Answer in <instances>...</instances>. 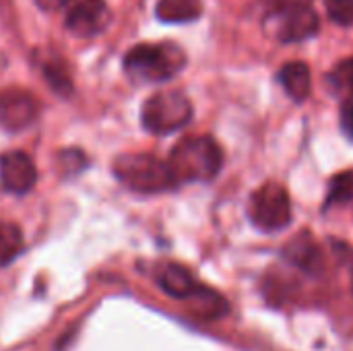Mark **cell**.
<instances>
[{
  "label": "cell",
  "mask_w": 353,
  "mask_h": 351,
  "mask_svg": "<svg viewBox=\"0 0 353 351\" xmlns=\"http://www.w3.org/2000/svg\"><path fill=\"white\" fill-rule=\"evenodd\" d=\"M186 66V52L174 41L139 43L124 56V70L137 83H163Z\"/></svg>",
  "instance_id": "7a4b0ae2"
},
{
  "label": "cell",
  "mask_w": 353,
  "mask_h": 351,
  "mask_svg": "<svg viewBox=\"0 0 353 351\" xmlns=\"http://www.w3.org/2000/svg\"><path fill=\"white\" fill-rule=\"evenodd\" d=\"M186 302L190 304L192 312H194L199 319H205V321L221 319V317H225L228 310H230L225 298L219 296L215 290L205 288V285H199V290H196Z\"/></svg>",
  "instance_id": "4fadbf2b"
},
{
  "label": "cell",
  "mask_w": 353,
  "mask_h": 351,
  "mask_svg": "<svg viewBox=\"0 0 353 351\" xmlns=\"http://www.w3.org/2000/svg\"><path fill=\"white\" fill-rule=\"evenodd\" d=\"M43 74H46V81L52 85L54 91H58L60 95H70L72 83H70V77H68V72H66V68H64L62 62H58V60H46Z\"/></svg>",
  "instance_id": "ac0fdd59"
},
{
  "label": "cell",
  "mask_w": 353,
  "mask_h": 351,
  "mask_svg": "<svg viewBox=\"0 0 353 351\" xmlns=\"http://www.w3.org/2000/svg\"><path fill=\"white\" fill-rule=\"evenodd\" d=\"M155 281L168 296L176 300H188L201 285L188 269L174 263L161 265L155 273Z\"/></svg>",
  "instance_id": "8fae6325"
},
{
  "label": "cell",
  "mask_w": 353,
  "mask_h": 351,
  "mask_svg": "<svg viewBox=\"0 0 353 351\" xmlns=\"http://www.w3.org/2000/svg\"><path fill=\"white\" fill-rule=\"evenodd\" d=\"M33 2L46 12H56V10H62L70 0H33Z\"/></svg>",
  "instance_id": "7402d4cb"
},
{
  "label": "cell",
  "mask_w": 353,
  "mask_h": 351,
  "mask_svg": "<svg viewBox=\"0 0 353 351\" xmlns=\"http://www.w3.org/2000/svg\"><path fill=\"white\" fill-rule=\"evenodd\" d=\"M114 176L130 190L143 194L165 192L178 182L165 161L149 153H124L114 161Z\"/></svg>",
  "instance_id": "3957f363"
},
{
  "label": "cell",
  "mask_w": 353,
  "mask_h": 351,
  "mask_svg": "<svg viewBox=\"0 0 353 351\" xmlns=\"http://www.w3.org/2000/svg\"><path fill=\"white\" fill-rule=\"evenodd\" d=\"M277 81L281 83V87L294 101L300 103V101L308 99L310 89H312V77H310L308 64H304L300 60L283 64L277 72Z\"/></svg>",
  "instance_id": "7c38bea8"
},
{
  "label": "cell",
  "mask_w": 353,
  "mask_h": 351,
  "mask_svg": "<svg viewBox=\"0 0 353 351\" xmlns=\"http://www.w3.org/2000/svg\"><path fill=\"white\" fill-rule=\"evenodd\" d=\"M353 201V170L337 174L331 184H329V194L325 209L337 207V205H347Z\"/></svg>",
  "instance_id": "e0dca14e"
},
{
  "label": "cell",
  "mask_w": 353,
  "mask_h": 351,
  "mask_svg": "<svg viewBox=\"0 0 353 351\" xmlns=\"http://www.w3.org/2000/svg\"><path fill=\"white\" fill-rule=\"evenodd\" d=\"M252 223L261 232H281L292 221V201L288 190L277 182H267L252 192L248 203Z\"/></svg>",
  "instance_id": "5b68a950"
},
{
  "label": "cell",
  "mask_w": 353,
  "mask_h": 351,
  "mask_svg": "<svg viewBox=\"0 0 353 351\" xmlns=\"http://www.w3.org/2000/svg\"><path fill=\"white\" fill-rule=\"evenodd\" d=\"M283 257L290 265L298 267L308 275H319L323 271V252L310 232H298L285 244Z\"/></svg>",
  "instance_id": "9c48e42d"
},
{
  "label": "cell",
  "mask_w": 353,
  "mask_h": 351,
  "mask_svg": "<svg viewBox=\"0 0 353 351\" xmlns=\"http://www.w3.org/2000/svg\"><path fill=\"white\" fill-rule=\"evenodd\" d=\"M341 126L353 139V99L345 101L343 108H341Z\"/></svg>",
  "instance_id": "44dd1931"
},
{
  "label": "cell",
  "mask_w": 353,
  "mask_h": 351,
  "mask_svg": "<svg viewBox=\"0 0 353 351\" xmlns=\"http://www.w3.org/2000/svg\"><path fill=\"white\" fill-rule=\"evenodd\" d=\"M37 168L23 151H6L0 155V186L12 194H25L35 186Z\"/></svg>",
  "instance_id": "ba28073f"
},
{
  "label": "cell",
  "mask_w": 353,
  "mask_h": 351,
  "mask_svg": "<svg viewBox=\"0 0 353 351\" xmlns=\"http://www.w3.org/2000/svg\"><path fill=\"white\" fill-rule=\"evenodd\" d=\"M310 4H312V0H267V10H269V14L285 17L290 12L310 8Z\"/></svg>",
  "instance_id": "ffe728a7"
},
{
  "label": "cell",
  "mask_w": 353,
  "mask_h": 351,
  "mask_svg": "<svg viewBox=\"0 0 353 351\" xmlns=\"http://www.w3.org/2000/svg\"><path fill=\"white\" fill-rule=\"evenodd\" d=\"M112 23V10L105 0H81L77 2L64 21V27L77 37H95L103 33Z\"/></svg>",
  "instance_id": "8992f818"
},
{
  "label": "cell",
  "mask_w": 353,
  "mask_h": 351,
  "mask_svg": "<svg viewBox=\"0 0 353 351\" xmlns=\"http://www.w3.org/2000/svg\"><path fill=\"white\" fill-rule=\"evenodd\" d=\"M23 250V234L19 225L0 221V267L10 265Z\"/></svg>",
  "instance_id": "2e32d148"
},
{
  "label": "cell",
  "mask_w": 353,
  "mask_h": 351,
  "mask_svg": "<svg viewBox=\"0 0 353 351\" xmlns=\"http://www.w3.org/2000/svg\"><path fill=\"white\" fill-rule=\"evenodd\" d=\"M39 116V101L25 89H6L0 93V126L23 130Z\"/></svg>",
  "instance_id": "52a82bcc"
},
{
  "label": "cell",
  "mask_w": 353,
  "mask_h": 351,
  "mask_svg": "<svg viewBox=\"0 0 353 351\" xmlns=\"http://www.w3.org/2000/svg\"><path fill=\"white\" fill-rule=\"evenodd\" d=\"M327 87L333 95L343 97L345 101L353 99V58H345L333 66L327 74Z\"/></svg>",
  "instance_id": "9a60e30c"
},
{
  "label": "cell",
  "mask_w": 353,
  "mask_h": 351,
  "mask_svg": "<svg viewBox=\"0 0 353 351\" xmlns=\"http://www.w3.org/2000/svg\"><path fill=\"white\" fill-rule=\"evenodd\" d=\"M327 14L341 27H353V0H325Z\"/></svg>",
  "instance_id": "d6986e66"
},
{
  "label": "cell",
  "mask_w": 353,
  "mask_h": 351,
  "mask_svg": "<svg viewBox=\"0 0 353 351\" xmlns=\"http://www.w3.org/2000/svg\"><path fill=\"white\" fill-rule=\"evenodd\" d=\"M223 163V153L217 141L209 134L184 137L174 145L168 166L178 184L211 182Z\"/></svg>",
  "instance_id": "6da1fadb"
},
{
  "label": "cell",
  "mask_w": 353,
  "mask_h": 351,
  "mask_svg": "<svg viewBox=\"0 0 353 351\" xmlns=\"http://www.w3.org/2000/svg\"><path fill=\"white\" fill-rule=\"evenodd\" d=\"M192 120V103L182 91H159L151 95L141 110L145 130L153 134H172Z\"/></svg>",
  "instance_id": "277c9868"
},
{
  "label": "cell",
  "mask_w": 353,
  "mask_h": 351,
  "mask_svg": "<svg viewBox=\"0 0 353 351\" xmlns=\"http://www.w3.org/2000/svg\"><path fill=\"white\" fill-rule=\"evenodd\" d=\"M352 283H353V261H352Z\"/></svg>",
  "instance_id": "603a6c76"
},
{
  "label": "cell",
  "mask_w": 353,
  "mask_h": 351,
  "mask_svg": "<svg viewBox=\"0 0 353 351\" xmlns=\"http://www.w3.org/2000/svg\"><path fill=\"white\" fill-rule=\"evenodd\" d=\"M319 31H321V19H319L316 10L302 8V10L281 17L277 37L283 43H298V41H306V39L319 35Z\"/></svg>",
  "instance_id": "30bf717a"
},
{
  "label": "cell",
  "mask_w": 353,
  "mask_h": 351,
  "mask_svg": "<svg viewBox=\"0 0 353 351\" xmlns=\"http://www.w3.org/2000/svg\"><path fill=\"white\" fill-rule=\"evenodd\" d=\"M155 14L163 23H192L203 14L201 0H159Z\"/></svg>",
  "instance_id": "5bb4252c"
}]
</instances>
